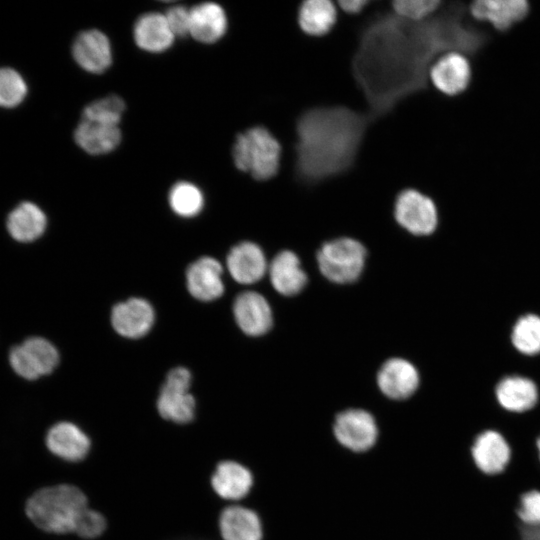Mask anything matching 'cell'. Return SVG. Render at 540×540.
<instances>
[{
    "mask_svg": "<svg viewBox=\"0 0 540 540\" xmlns=\"http://www.w3.org/2000/svg\"><path fill=\"white\" fill-rule=\"evenodd\" d=\"M88 507L86 495L78 487L59 484L36 491L27 501L26 514L41 530L74 533L77 521Z\"/></svg>",
    "mask_w": 540,
    "mask_h": 540,
    "instance_id": "1",
    "label": "cell"
},
{
    "mask_svg": "<svg viewBox=\"0 0 540 540\" xmlns=\"http://www.w3.org/2000/svg\"><path fill=\"white\" fill-rule=\"evenodd\" d=\"M282 155V144L264 125L237 134L232 147L235 167L257 182H267L278 175Z\"/></svg>",
    "mask_w": 540,
    "mask_h": 540,
    "instance_id": "2",
    "label": "cell"
},
{
    "mask_svg": "<svg viewBox=\"0 0 540 540\" xmlns=\"http://www.w3.org/2000/svg\"><path fill=\"white\" fill-rule=\"evenodd\" d=\"M366 248L356 239L340 237L322 244L317 252L321 274L336 284L355 282L362 274Z\"/></svg>",
    "mask_w": 540,
    "mask_h": 540,
    "instance_id": "3",
    "label": "cell"
},
{
    "mask_svg": "<svg viewBox=\"0 0 540 540\" xmlns=\"http://www.w3.org/2000/svg\"><path fill=\"white\" fill-rule=\"evenodd\" d=\"M396 223L415 236H429L439 225V210L429 195L414 189L400 191L393 204Z\"/></svg>",
    "mask_w": 540,
    "mask_h": 540,
    "instance_id": "4",
    "label": "cell"
},
{
    "mask_svg": "<svg viewBox=\"0 0 540 540\" xmlns=\"http://www.w3.org/2000/svg\"><path fill=\"white\" fill-rule=\"evenodd\" d=\"M427 78L431 86L447 97H457L469 88L473 78L470 56L459 50L440 54L430 65Z\"/></svg>",
    "mask_w": 540,
    "mask_h": 540,
    "instance_id": "5",
    "label": "cell"
},
{
    "mask_svg": "<svg viewBox=\"0 0 540 540\" xmlns=\"http://www.w3.org/2000/svg\"><path fill=\"white\" fill-rule=\"evenodd\" d=\"M336 441L353 453H365L378 441L379 429L374 416L361 408H349L339 412L333 421Z\"/></svg>",
    "mask_w": 540,
    "mask_h": 540,
    "instance_id": "6",
    "label": "cell"
},
{
    "mask_svg": "<svg viewBox=\"0 0 540 540\" xmlns=\"http://www.w3.org/2000/svg\"><path fill=\"white\" fill-rule=\"evenodd\" d=\"M191 374L184 367L172 369L161 387L157 410L160 416L176 424H187L195 416V399L189 393Z\"/></svg>",
    "mask_w": 540,
    "mask_h": 540,
    "instance_id": "7",
    "label": "cell"
},
{
    "mask_svg": "<svg viewBox=\"0 0 540 540\" xmlns=\"http://www.w3.org/2000/svg\"><path fill=\"white\" fill-rule=\"evenodd\" d=\"M59 353L47 339L29 337L9 352V363L14 372L27 380L50 374L58 365Z\"/></svg>",
    "mask_w": 540,
    "mask_h": 540,
    "instance_id": "8",
    "label": "cell"
},
{
    "mask_svg": "<svg viewBox=\"0 0 540 540\" xmlns=\"http://www.w3.org/2000/svg\"><path fill=\"white\" fill-rule=\"evenodd\" d=\"M530 0H473L468 13L477 23L504 33L521 23L529 14Z\"/></svg>",
    "mask_w": 540,
    "mask_h": 540,
    "instance_id": "9",
    "label": "cell"
},
{
    "mask_svg": "<svg viewBox=\"0 0 540 540\" xmlns=\"http://www.w3.org/2000/svg\"><path fill=\"white\" fill-rule=\"evenodd\" d=\"M377 385L382 394L392 400H405L419 387L420 376L417 368L403 358H390L380 367Z\"/></svg>",
    "mask_w": 540,
    "mask_h": 540,
    "instance_id": "10",
    "label": "cell"
},
{
    "mask_svg": "<svg viewBox=\"0 0 540 540\" xmlns=\"http://www.w3.org/2000/svg\"><path fill=\"white\" fill-rule=\"evenodd\" d=\"M75 62L92 74L105 72L112 64V47L109 38L96 29L78 34L72 45Z\"/></svg>",
    "mask_w": 540,
    "mask_h": 540,
    "instance_id": "11",
    "label": "cell"
},
{
    "mask_svg": "<svg viewBox=\"0 0 540 540\" xmlns=\"http://www.w3.org/2000/svg\"><path fill=\"white\" fill-rule=\"evenodd\" d=\"M154 309L142 298H130L116 304L111 312V323L114 330L126 338L145 336L153 326Z\"/></svg>",
    "mask_w": 540,
    "mask_h": 540,
    "instance_id": "12",
    "label": "cell"
},
{
    "mask_svg": "<svg viewBox=\"0 0 540 540\" xmlns=\"http://www.w3.org/2000/svg\"><path fill=\"white\" fill-rule=\"evenodd\" d=\"M233 313L239 328L249 336L264 335L273 324L272 310L268 301L254 291H245L236 297Z\"/></svg>",
    "mask_w": 540,
    "mask_h": 540,
    "instance_id": "13",
    "label": "cell"
},
{
    "mask_svg": "<svg viewBox=\"0 0 540 540\" xmlns=\"http://www.w3.org/2000/svg\"><path fill=\"white\" fill-rule=\"evenodd\" d=\"M494 396L503 410L514 414H523L533 410L540 400L536 383L524 376L502 378L495 386Z\"/></svg>",
    "mask_w": 540,
    "mask_h": 540,
    "instance_id": "14",
    "label": "cell"
},
{
    "mask_svg": "<svg viewBox=\"0 0 540 540\" xmlns=\"http://www.w3.org/2000/svg\"><path fill=\"white\" fill-rule=\"evenodd\" d=\"M476 467L484 474L494 476L502 473L511 458L506 439L495 430H485L477 435L471 447Z\"/></svg>",
    "mask_w": 540,
    "mask_h": 540,
    "instance_id": "15",
    "label": "cell"
},
{
    "mask_svg": "<svg viewBox=\"0 0 540 540\" xmlns=\"http://www.w3.org/2000/svg\"><path fill=\"white\" fill-rule=\"evenodd\" d=\"M222 265L212 257H201L187 269L186 282L189 293L200 301H212L222 296Z\"/></svg>",
    "mask_w": 540,
    "mask_h": 540,
    "instance_id": "16",
    "label": "cell"
},
{
    "mask_svg": "<svg viewBox=\"0 0 540 540\" xmlns=\"http://www.w3.org/2000/svg\"><path fill=\"white\" fill-rule=\"evenodd\" d=\"M226 264L232 278L240 284H253L268 271L264 252L250 241L234 246L227 256Z\"/></svg>",
    "mask_w": 540,
    "mask_h": 540,
    "instance_id": "17",
    "label": "cell"
},
{
    "mask_svg": "<svg viewBox=\"0 0 540 540\" xmlns=\"http://www.w3.org/2000/svg\"><path fill=\"white\" fill-rule=\"evenodd\" d=\"M46 445L52 454L69 462H79L89 453L90 438L77 425L59 422L47 432Z\"/></svg>",
    "mask_w": 540,
    "mask_h": 540,
    "instance_id": "18",
    "label": "cell"
},
{
    "mask_svg": "<svg viewBox=\"0 0 540 540\" xmlns=\"http://www.w3.org/2000/svg\"><path fill=\"white\" fill-rule=\"evenodd\" d=\"M253 475L243 464L225 460L217 464L211 486L222 499L237 501L246 497L253 487Z\"/></svg>",
    "mask_w": 540,
    "mask_h": 540,
    "instance_id": "19",
    "label": "cell"
},
{
    "mask_svg": "<svg viewBox=\"0 0 540 540\" xmlns=\"http://www.w3.org/2000/svg\"><path fill=\"white\" fill-rule=\"evenodd\" d=\"M268 273L273 288L283 296L299 294L308 281L300 259L290 250L275 255L268 265Z\"/></svg>",
    "mask_w": 540,
    "mask_h": 540,
    "instance_id": "20",
    "label": "cell"
},
{
    "mask_svg": "<svg viewBox=\"0 0 540 540\" xmlns=\"http://www.w3.org/2000/svg\"><path fill=\"white\" fill-rule=\"evenodd\" d=\"M228 28V18L221 5L203 2L190 8V33L196 41L212 44L220 40Z\"/></svg>",
    "mask_w": 540,
    "mask_h": 540,
    "instance_id": "21",
    "label": "cell"
},
{
    "mask_svg": "<svg viewBox=\"0 0 540 540\" xmlns=\"http://www.w3.org/2000/svg\"><path fill=\"white\" fill-rule=\"evenodd\" d=\"M223 540H262L263 527L259 515L242 505L224 508L219 517Z\"/></svg>",
    "mask_w": 540,
    "mask_h": 540,
    "instance_id": "22",
    "label": "cell"
},
{
    "mask_svg": "<svg viewBox=\"0 0 540 540\" xmlns=\"http://www.w3.org/2000/svg\"><path fill=\"white\" fill-rule=\"evenodd\" d=\"M133 38L140 49L150 53L166 51L175 40L165 15L158 12L138 17L133 27Z\"/></svg>",
    "mask_w": 540,
    "mask_h": 540,
    "instance_id": "23",
    "label": "cell"
},
{
    "mask_svg": "<svg viewBox=\"0 0 540 540\" xmlns=\"http://www.w3.org/2000/svg\"><path fill=\"white\" fill-rule=\"evenodd\" d=\"M338 8L331 0H304L300 2L297 23L300 30L310 37L329 34L338 21Z\"/></svg>",
    "mask_w": 540,
    "mask_h": 540,
    "instance_id": "24",
    "label": "cell"
},
{
    "mask_svg": "<svg viewBox=\"0 0 540 540\" xmlns=\"http://www.w3.org/2000/svg\"><path fill=\"white\" fill-rule=\"evenodd\" d=\"M122 138L119 126L81 119L74 133L76 144L90 155L107 154L116 149Z\"/></svg>",
    "mask_w": 540,
    "mask_h": 540,
    "instance_id": "25",
    "label": "cell"
},
{
    "mask_svg": "<svg viewBox=\"0 0 540 540\" xmlns=\"http://www.w3.org/2000/svg\"><path fill=\"white\" fill-rule=\"evenodd\" d=\"M47 218L36 204L24 201L8 215L6 227L13 239L28 243L38 239L45 231Z\"/></svg>",
    "mask_w": 540,
    "mask_h": 540,
    "instance_id": "26",
    "label": "cell"
},
{
    "mask_svg": "<svg viewBox=\"0 0 540 540\" xmlns=\"http://www.w3.org/2000/svg\"><path fill=\"white\" fill-rule=\"evenodd\" d=\"M511 342L514 348L528 356L540 353V316L526 314L514 324L511 332Z\"/></svg>",
    "mask_w": 540,
    "mask_h": 540,
    "instance_id": "27",
    "label": "cell"
},
{
    "mask_svg": "<svg viewBox=\"0 0 540 540\" xmlns=\"http://www.w3.org/2000/svg\"><path fill=\"white\" fill-rule=\"evenodd\" d=\"M168 201L173 212L182 217L196 216L204 206L202 191L187 181H180L172 186Z\"/></svg>",
    "mask_w": 540,
    "mask_h": 540,
    "instance_id": "28",
    "label": "cell"
},
{
    "mask_svg": "<svg viewBox=\"0 0 540 540\" xmlns=\"http://www.w3.org/2000/svg\"><path fill=\"white\" fill-rule=\"evenodd\" d=\"M124 110L123 99L117 95H109L88 104L81 119L118 126Z\"/></svg>",
    "mask_w": 540,
    "mask_h": 540,
    "instance_id": "29",
    "label": "cell"
},
{
    "mask_svg": "<svg viewBox=\"0 0 540 540\" xmlns=\"http://www.w3.org/2000/svg\"><path fill=\"white\" fill-rule=\"evenodd\" d=\"M442 3V0H394L390 5L397 17L410 22H421L432 17Z\"/></svg>",
    "mask_w": 540,
    "mask_h": 540,
    "instance_id": "30",
    "label": "cell"
},
{
    "mask_svg": "<svg viewBox=\"0 0 540 540\" xmlns=\"http://www.w3.org/2000/svg\"><path fill=\"white\" fill-rule=\"evenodd\" d=\"M27 95V85L23 77L12 68H0V106L13 108Z\"/></svg>",
    "mask_w": 540,
    "mask_h": 540,
    "instance_id": "31",
    "label": "cell"
},
{
    "mask_svg": "<svg viewBox=\"0 0 540 540\" xmlns=\"http://www.w3.org/2000/svg\"><path fill=\"white\" fill-rule=\"evenodd\" d=\"M107 528L105 517L98 511L87 507L80 515L74 533L84 539L101 536Z\"/></svg>",
    "mask_w": 540,
    "mask_h": 540,
    "instance_id": "32",
    "label": "cell"
},
{
    "mask_svg": "<svg viewBox=\"0 0 540 540\" xmlns=\"http://www.w3.org/2000/svg\"><path fill=\"white\" fill-rule=\"evenodd\" d=\"M516 514L523 524L540 526V492L531 490L522 494Z\"/></svg>",
    "mask_w": 540,
    "mask_h": 540,
    "instance_id": "33",
    "label": "cell"
},
{
    "mask_svg": "<svg viewBox=\"0 0 540 540\" xmlns=\"http://www.w3.org/2000/svg\"><path fill=\"white\" fill-rule=\"evenodd\" d=\"M175 37H184L190 33V8L183 5L170 7L164 14Z\"/></svg>",
    "mask_w": 540,
    "mask_h": 540,
    "instance_id": "34",
    "label": "cell"
},
{
    "mask_svg": "<svg viewBox=\"0 0 540 540\" xmlns=\"http://www.w3.org/2000/svg\"><path fill=\"white\" fill-rule=\"evenodd\" d=\"M371 0H338V10L348 16H358L366 9Z\"/></svg>",
    "mask_w": 540,
    "mask_h": 540,
    "instance_id": "35",
    "label": "cell"
},
{
    "mask_svg": "<svg viewBox=\"0 0 540 540\" xmlns=\"http://www.w3.org/2000/svg\"><path fill=\"white\" fill-rule=\"evenodd\" d=\"M521 540H540V526L520 524Z\"/></svg>",
    "mask_w": 540,
    "mask_h": 540,
    "instance_id": "36",
    "label": "cell"
},
{
    "mask_svg": "<svg viewBox=\"0 0 540 540\" xmlns=\"http://www.w3.org/2000/svg\"><path fill=\"white\" fill-rule=\"evenodd\" d=\"M536 446H537V450H538V454H539V459H540V436L538 437L537 441H536Z\"/></svg>",
    "mask_w": 540,
    "mask_h": 540,
    "instance_id": "37",
    "label": "cell"
}]
</instances>
